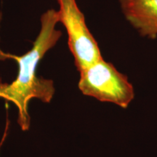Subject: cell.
I'll list each match as a JSON object with an SVG mask.
<instances>
[{
    "mask_svg": "<svg viewBox=\"0 0 157 157\" xmlns=\"http://www.w3.org/2000/svg\"><path fill=\"white\" fill-rule=\"evenodd\" d=\"M41 29L32 48L23 56L6 53L0 50V60L13 59L18 65L17 77L11 83L0 82V98L14 103L18 111L17 122L23 130L30 127L29 104L36 98L50 103L55 94L53 82L37 76L39 63L50 49L54 48L62 36L56 29L59 22L58 12L49 10L40 18Z\"/></svg>",
    "mask_w": 157,
    "mask_h": 157,
    "instance_id": "6da1fadb",
    "label": "cell"
},
{
    "mask_svg": "<svg viewBox=\"0 0 157 157\" xmlns=\"http://www.w3.org/2000/svg\"><path fill=\"white\" fill-rule=\"evenodd\" d=\"M78 87L84 95L127 109L135 98L128 77L111 63L101 60L80 71Z\"/></svg>",
    "mask_w": 157,
    "mask_h": 157,
    "instance_id": "7a4b0ae2",
    "label": "cell"
},
{
    "mask_svg": "<svg viewBox=\"0 0 157 157\" xmlns=\"http://www.w3.org/2000/svg\"><path fill=\"white\" fill-rule=\"evenodd\" d=\"M57 2L59 22L62 23L67 31L68 48L74 56L76 69L80 72L103 59L101 50L76 0Z\"/></svg>",
    "mask_w": 157,
    "mask_h": 157,
    "instance_id": "3957f363",
    "label": "cell"
},
{
    "mask_svg": "<svg viewBox=\"0 0 157 157\" xmlns=\"http://www.w3.org/2000/svg\"><path fill=\"white\" fill-rule=\"evenodd\" d=\"M127 22L140 36L157 38V0H119Z\"/></svg>",
    "mask_w": 157,
    "mask_h": 157,
    "instance_id": "277c9868",
    "label": "cell"
}]
</instances>
